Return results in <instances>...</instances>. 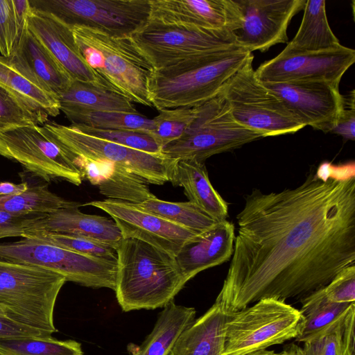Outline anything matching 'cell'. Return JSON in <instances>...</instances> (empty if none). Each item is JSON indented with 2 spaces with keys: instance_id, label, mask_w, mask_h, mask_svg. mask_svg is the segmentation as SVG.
<instances>
[{
  "instance_id": "7",
  "label": "cell",
  "mask_w": 355,
  "mask_h": 355,
  "mask_svg": "<svg viewBox=\"0 0 355 355\" xmlns=\"http://www.w3.org/2000/svg\"><path fill=\"white\" fill-rule=\"evenodd\" d=\"M263 138L236 122L230 107L218 94L197 107L196 116L184 134L162 148V153L173 159L204 162L209 157L239 148Z\"/></svg>"
},
{
  "instance_id": "44",
  "label": "cell",
  "mask_w": 355,
  "mask_h": 355,
  "mask_svg": "<svg viewBox=\"0 0 355 355\" xmlns=\"http://www.w3.org/2000/svg\"><path fill=\"white\" fill-rule=\"evenodd\" d=\"M354 100V90H352L347 97L344 96V108L334 128L331 132L352 141L355 137Z\"/></svg>"
},
{
  "instance_id": "33",
  "label": "cell",
  "mask_w": 355,
  "mask_h": 355,
  "mask_svg": "<svg viewBox=\"0 0 355 355\" xmlns=\"http://www.w3.org/2000/svg\"><path fill=\"white\" fill-rule=\"evenodd\" d=\"M147 184L140 177L113 164L97 186L107 199L139 204L155 196Z\"/></svg>"
},
{
  "instance_id": "4",
  "label": "cell",
  "mask_w": 355,
  "mask_h": 355,
  "mask_svg": "<svg viewBox=\"0 0 355 355\" xmlns=\"http://www.w3.org/2000/svg\"><path fill=\"white\" fill-rule=\"evenodd\" d=\"M71 28L83 58L105 88L132 103L153 107L148 83L155 69L131 36L112 37L81 26Z\"/></svg>"
},
{
  "instance_id": "40",
  "label": "cell",
  "mask_w": 355,
  "mask_h": 355,
  "mask_svg": "<svg viewBox=\"0 0 355 355\" xmlns=\"http://www.w3.org/2000/svg\"><path fill=\"white\" fill-rule=\"evenodd\" d=\"M24 25L20 23L17 16L13 0H0L1 55H10L19 40Z\"/></svg>"
},
{
  "instance_id": "48",
  "label": "cell",
  "mask_w": 355,
  "mask_h": 355,
  "mask_svg": "<svg viewBox=\"0 0 355 355\" xmlns=\"http://www.w3.org/2000/svg\"><path fill=\"white\" fill-rule=\"evenodd\" d=\"M292 355H302V348L295 344L290 345Z\"/></svg>"
},
{
  "instance_id": "19",
  "label": "cell",
  "mask_w": 355,
  "mask_h": 355,
  "mask_svg": "<svg viewBox=\"0 0 355 355\" xmlns=\"http://www.w3.org/2000/svg\"><path fill=\"white\" fill-rule=\"evenodd\" d=\"M26 22L29 31L49 49L73 80L104 87L98 76L83 58L71 27L51 14L32 8Z\"/></svg>"
},
{
  "instance_id": "21",
  "label": "cell",
  "mask_w": 355,
  "mask_h": 355,
  "mask_svg": "<svg viewBox=\"0 0 355 355\" xmlns=\"http://www.w3.org/2000/svg\"><path fill=\"white\" fill-rule=\"evenodd\" d=\"M39 233L87 237L110 245L115 250L123 239L121 231L113 220L84 214L76 207L45 214L26 229L24 238Z\"/></svg>"
},
{
  "instance_id": "6",
  "label": "cell",
  "mask_w": 355,
  "mask_h": 355,
  "mask_svg": "<svg viewBox=\"0 0 355 355\" xmlns=\"http://www.w3.org/2000/svg\"><path fill=\"white\" fill-rule=\"evenodd\" d=\"M230 315L222 355H245L282 344L300 334L304 319L284 301L263 298Z\"/></svg>"
},
{
  "instance_id": "45",
  "label": "cell",
  "mask_w": 355,
  "mask_h": 355,
  "mask_svg": "<svg viewBox=\"0 0 355 355\" xmlns=\"http://www.w3.org/2000/svg\"><path fill=\"white\" fill-rule=\"evenodd\" d=\"M355 303L347 311L343 327V355H355Z\"/></svg>"
},
{
  "instance_id": "39",
  "label": "cell",
  "mask_w": 355,
  "mask_h": 355,
  "mask_svg": "<svg viewBox=\"0 0 355 355\" xmlns=\"http://www.w3.org/2000/svg\"><path fill=\"white\" fill-rule=\"evenodd\" d=\"M46 121L31 112L15 97L0 86V132L30 124L43 125Z\"/></svg>"
},
{
  "instance_id": "14",
  "label": "cell",
  "mask_w": 355,
  "mask_h": 355,
  "mask_svg": "<svg viewBox=\"0 0 355 355\" xmlns=\"http://www.w3.org/2000/svg\"><path fill=\"white\" fill-rule=\"evenodd\" d=\"M355 62V51L343 45L322 51L283 54L265 61L254 71L263 83L327 81L340 84Z\"/></svg>"
},
{
  "instance_id": "5",
  "label": "cell",
  "mask_w": 355,
  "mask_h": 355,
  "mask_svg": "<svg viewBox=\"0 0 355 355\" xmlns=\"http://www.w3.org/2000/svg\"><path fill=\"white\" fill-rule=\"evenodd\" d=\"M66 282L40 266L0 260V306L13 320L52 334L56 299Z\"/></svg>"
},
{
  "instance_id": "34",
  "label": "cell",
  "mask_w": 355,
  "mask_h": 355,
  "mask_svg": "<svg viewBox=\"0 0 355 355\" xmlns=\"http://www.w3.org/2000/svg\"><path fill=\"white\" fill-rule=\"evenodd\" d=\"M0 355H83L81 344L51 336L0 339Z\"/></svg>"
},
{
  "instance_id": "30",
  "label": "cell",
  "mask_w": 355,
  "mask_h": 355,
  "mask_svg": "<svg viewBox=\"0 0 355 355\" xmlns=\"http://www.w3.org/2000/svg\"><path fill=\"white\" fill-rule=\"evenodd\" d=\"M80 206L79 202L67 200L53 193L46 184L29 185L28 189L20 194L0 196V211L13 214H46Z\"/></svg>"
},
{
  "instance_id": "12",
  "label": "cell",
  "mask_w": 355,
  "mask_h": 355,
  "mask_svg": "<svg viewBox=\"0 0 355 355\" xmlns=\"http://www.w3.org/2000/svg\"><path fill=\"white\" fill-rule=\"evenodd\" d=\"M31 7L70 27L81 26L112 37L131 36L149 19V0H29Z\"/></svg>"
},
{
  "instance_id": "25",
  "label": "cell",
  "mask_w": 355,
  "mask_h": 355,
  "mask_svg": "<svg viewBox=\"0 0 355 355\" xmlns=\"http://www.w3.org/2000/svg\"><path fill=\"white\" fill-rule=\"evenodd\" d=\"M324 0H307L301 24L294 37L281 53L317 52L341 44L329 24Z\"/></svg>"
},
{
  "instance_id": "11",
  "label": "cell",
  "mask_w": 355,
  "mask_h": 355,
  "mask_svg": "<svg viewBox=\"0 0 355 355\" xmlns=\"http://www.w3.org/2000/svg\"><path fill=\"white\" fill-rule=\"evenodd\" d=\"M131 37L155 69L197 55L241 46L234 32L164 24L149 19Z\"/></svg>"
},
{
  "instance_id": "10",
  "label": "cell",
  "mask_w": 355,
  "mask_h": 355,
  "mask_svg": "<svg viewBox=\"0 0 355 355\" xmlns=\"http://www.w3.org/2000/svg\"><path fill=\"white\" fill-rule=\"evenodd\" d=\"M0 260L40 266L87 287L116 288V261L83 255L34 236L0 243Z\"/></svg>"
},
{
  "instance_id": "18",
  "label": "cell",
  "mask_w": 355,
  "mask_h": 355,
  "mask_svg": "<svg viewBox=\"0 0 355 355\" xmlns=\"http://www.w3.org/2000/svg\"><path fill=\"white\" fill-rule=\"evenodd\" d=\"M149 20L235 32L242 25L237 0H149Z\"/></svg>"
},
{
  "instance_id": "15",
  "label": "cell",
  "mask_w": 355,
  "mask_h": 355,
  "mask_svg": "<svg viewBox=\"0 0 355 355\" xmlns=\"http://www.w3.org/2000/svg\"><path fill=\"white\" fill-rule=\"evenodd\" d=\"M90 205L107 213L121 231L123 239H135L175 257L182 247L197 234L137 204L112 199L92 201Z\"/></svg>"
},
{
  "instance_id": "31",
  "label": "cell",
  "mask_w": 355,
  "mask_h": 355,
  "mask_svg": "<svg viewBox=\"0 0 355 355\" xmlns=\"http://www.w3.org/2000/svg\"><path fill=\"white\" fill-rule=\"evenodd\" d=\"M137 205L197 234L218 223L189 201L168 202L154 196Z\"/></svg>"
},
{
  "instance_id": "9",
  "label": "cell",
  "mask_w": 355,
  "mask_h": 355,
  "mask_svg": "<svg viewBox=\"0 0 355 355\" xmlns=\"http://www.w3.org/2000/svg\"><path fill=\"white\" fill-rule=\"evenodd\" d=\"M42 128L72 161L76 157L107 161L150 184L161 185L173 181L176 159L163 154L142 152L89 135L72 124L64 125L48 121Z\"/></svg>"
},
{
  "instance_id": "23",
  "label": "cell",
  "mask_w": 355,
  "mask_h": 355,
  "mask_svg": "<svg viewBox=\"0 0 355 355\" xmlns=\"http://www.w3.org/2000/svg\"><path fill=\"white\" fill-rule=\"evenodd\" d=\"M230 315L214 302L182 331L168 355H222Z\"/></svg>"
},
{
  "instance_id": "42",
  "label": "cell",
  "mask_w": 355,
  "mask_h": 355,
  "mask_svg": "<svg viewBox=\"0 0 355 355\" xmlns=\"http://www.w3.org/2000/svg\"><path fill=\"white\" fill-rule=\"evenodd\" d=\"M44 214H20L0 211V239L7 237L24 238L26 229Z\"/></svg>"
},
{
  "instance_id": "8",
  "label": "cell",
  "mask_w": 355,
  "mask_h": 355,
  "mask_svg": "<svg viewBox=\"0 0 355 355\" xmlns=\"http://www.w3.org/2000/svg\"><path fill=\"white\" fill-rule=\"evenodd\" d=\"M253 58L230 77L218 93L227 102L234 120L263 137L292 134L304 128L257 78Z\"/></svg>"
},
{
  "instance_id": "41",
  "label": "cell",
  "mask_w": 355,
  "mask_h": 355,
  "mask_svg": "<svg viewBox=\"0 0 355 355\" xmlns=\"http://www.w3.org/2000/svg\"><path fill=\"white\" fill-rule=\"evenodd\" d=\"M324 291L328 300L333 302H354L355 265L349 266L340 271L324 287Z\"/></svg>"
},
{
  "instance_id": "35",
  "label": "cell",
  "mask_w": 355,
  "mask_h": 355,
  "mask_svg": "<svg viewBox=\"0 0 355 355\" xmlns=\"http://www.w3.org/2000/svg\"><path fill=\"white\" fill-rule=\"evenodd\" d=\"M81 132L123 146L142 152L160 155L162 146L153 136L144 131L130 130H109L95 128L83 125L72 124Z\"/></svg>"
},
{
  "instance_id": "22",
  "label": "cell",
  "mask_w": 355,
  "mask_h": 355,
  "mask_svg": "<svg viewBox=\"0 0 355 355\" xmlns=\"http://www.w3.org/2000/svg\"><path fill=\"white\" fill-rule=\"evenodd\" d=\"M234 239V225L225 220L187 241L175 257L185 280L229 260Z\"/></svg>"
},
{
  "instance_id": "32",
  "label": "cell",
  "mask_w": 355,
  "mask_h": 355,
  "mask_svg": "<svg viewBox=\"0 0 355 355\" xmlns=\"http://www.w3.org/2000/svg\"><path fill=\"white\" fill-rule=\"evenodd\" d=\"M72 124L83 125L95 128L130 130L148 132L155 130L153 119L140 113L123 112L73 111L64 113Z\"/></svg>"
},
{
  "instance_id": "1",
  "label": "cell",
  "mask_w": 355,
  "mask_h": 355,
  "mask_svg": "<svg viewBox=\"0 0 355 355\" xmlns=\"http://www.w3.org/2000/svg\"><path fill=\"white\" fill-rule=\"evenodd\" d=\"M332 168L328 178L311 173L295 188L245 196L215 301L225 312L263 298L301 301L354 264V165Z\"/></svg>"
},
{
  "instance_id": "3",
  "label": "cell",
  "mask_w": 355,
  "mask_h": 355,
  "mask_svg": "<svg viewBox=\"0 0 355 355\" xmlns=\"http://www.w3.org/2000/svg\"><path fill=\"white\" fill-rule=\"evenodd\" d=\"M241 46L197 55L155 69L149 99L158 111L198 107L216 96L225 83L252 58Z\"/></svg>"
},
{
  "instance_id": "43",
  "label": "cell",
  "mask_w": 355,
  "mask_h": 355,
  "mask_svg": "<svg viewBox=\"0 0 355 355\" xmlns=\"http://www.w3.org/2000/svg\"><path fill=\"white\" fill-rule=\"evenodd\" d=\"M51 334L20 323L8 315L0 306V339L19 337H45Z\"/></svg>"
},
{
  "instance_id": "16",
  "label": "cell",
  "mask_w": 355,
  "mask_h": 355,
  "mask_svg": "<svg viewBox=\"0 0 355 355\" xmlns=\"http://www.w3.org/2000/svg\"><path fill=\"white\" fill-rule=\"evenodd\" d=\"M303 124L331 132L344 108L339 85L327 81L263 83Z\"/></svg>"
},
{
  "instance_id": "38",
  "label": "cell",
  "mask_w": 355,
  "mask_h": 355,
  "mask_svg": "<svg viewBox=\"0 0 355 355\" xmlns=\"http://www.w3.org/2000/svg\"><path fill=\"white\" fill-rule=\"evenodd\" d=\"M347 311L327 328L304 341L302 355H343V327Z\"/></svg>"
},
{
  "instance_id": "46",
  "label": "cell",
  "mask_w": 355,
  "mask_h": 355,
  "mask_svg": "<svg viewBox=\"0 0 355 355\" xmlns=\"http://www.w3.org/2000/svg\"><path fill=\"white\" fill-rule=\"evenodd\" d=\"M27 182L14 184L9 182L0 183V196L17 195L25 192L28 189Z\"/></svg>"
},
{
  "instance_id": "28",
  "label": "cell",
  "mask_w": 355,
  "mask_h": 355,
  "mask_svg": "<svg viewBox=\"0 0 355 355\" xmlns=\"http://www.w3.org/2000/svg\"><path fill=\"white\" fill-rule=\"evenodd\" d=\"M194 308L171 302L159 313L151 332L135 355H168L182 331L196 318Z\"/></svg>"
},
{
  "instance_id": "29",
  "label": "cell",
  "mask_w": 355,
  "mask_h": 355,
  "mask_svg": "<svg viewBox=\"0 0 355 355\" xmlns=\"http://www.w3.org/2000/svg\"><path fill=\"white\" fill-rule=\"evenodd\" d=\"M299 310L304 323L297 342L304 343L341 317L354 303L333 302L327 297L324 288L311 293L300 301Z\"/></svg>"
},
{
  "instance_id": "37",
  "label": "cell",
  "mask_w": 355,
  "mask_h": 355,
  "mask_svg": "<svg viewBox=\"0 0 355 355\" xmlns=\"http://www.w3.org/2000/svg\"><path fill=\"white\" fill-rule=\"evenodd\" d=\"M29 236L83 255L117 261L116 252L113 247L92 239L55 233H39Z\"/></svg>"
},
{
  "instance_id": "24",
  "label": "cell",
  "mask_w": 355,
  "mask_h": 355,
  "mask_svg": "<svg viewBox=\"0 0 355 355\" xmlns=\"http://www.w3.org/2000/svg\"><path fill=\"white\" fill-rule=\"evenodd\" d=\"M171 183L183 187L189 202L214 220L217 222L226 220L227 204L211 184L204 162L176 159Z\"/></svg>"
},
{
  "instance_id": "27",
  "label": "cell",
  "mask_w": 355,
  "mask_h": 355,
  "mask_svg": "<svg viewBox=\"0 0 355 355\" xmlns=\"http://www.w3.org/2000/svg\"><path fill=\"white\" fill-rule=\"evenodd\" d=\"M0 86L46 122L60 113L59 99L19 72L7 57L0 55Z\"/></svg>"
},
{
  "instance_id": "13",
  "label": "cell",
  "mask_w": 355,
  "mask_h": 355,
  "mask_svg": "<svg viewBox=\"0 0 355 355\" xmlns=\"http://www.w3.org/2000/svg\"><path fill=\"white\" fill-rule=\"evenodd\" d=\"M0 156L19 163L47 182L62 179L78 186L84 178L82 171L40 125L17 126L0 132Z\"/></svg>"
},
{
  "instance_id": "26",
  "label": "cell",
  "mask_w": 355,
  "mask_h": 355,
  "mask_svg": "<svg viewBox=\"0 0 355 355\" xmlns=\"http://www.w3.org/2000/svg\"><path fill=\"white\" fill-rule=\"evenodd\" d=\"M60 112H123L138 113L128 98L92 83L73 80L58 97Z\"/></svg>"
},
{
  "instance_id": "36",
  "label": "cell",
  "mask_w": 355,
  "mask_h": 355,
  "mask_svg": "<svg viewBox=\"0 0 355 355\" xmlns=\"http://www.w3.org/2000/svg\"><path fill=\"white\" fill-rule=\"evenodd\" d=\"M197 107H180L159 110L153 119L155 130L151 134L162 148L179 139L193 120Z\"/></svg>"
},
{
  "instance_id": "20",
  "label": "cell",
  "mask_w": 355,
  "mask_h": 355,
  "mask_svg": "<svg viewBox=\"0 0 355 355\" xmlns=\"http://www.w3.org/2000/svg\"><path fill=\"white\" fill-rule=\"evenodd\" d=\"M7 58L24 76L58 98L73 80L49 49L29 31L26 22L17 44Z\"/></svg>"
},
{
  "instance_id": "2",
  "label": "cell",
  "mask_w": 355,
  "mask_h": 355,
  "mask_svg": "<svg viewBox=\"0 0 355 355\" xmlns=\"http://www.w3.org/2000/svg\"><path fill=\"white\" fill-rule=\"evenodd\" d=\"M115 293L125 312L166 306L187 282L175 257L135 239H123L116 248Z\"/></svg>"
},
{
  "instance_id": "17",
  "label": "cell",
  "mask_w": 355,
  "mask_h": 355,
  "mask_svg": "<svg viewBox=\"0 0 355 355\" xmlns=\"http://www.w3.org/2000/svg\"><path fill=\"white\" fill-rule=\"evenodd\" d=\"M242 25L234 32L239 45L250 52H264L288 38L292 18L302 10L305 0H237Z\"/></svg>"
},
{
  "instance_id": "49",
  "label": "cell",
  "mask_w": 355,
  "mask_h": 355,
  "mask_svg": "<svg viewBox=\"0 0 355 355\" xmlns=\"http://www.w3.org/2000/svg\"><path fill=\"white\" fill-rule=\"evenodd\" d=\"M282 352V355H292L291 350L289 345H287Z\"/></svg>"
},
{
  "instance_id": "47",
  "label": "cell",
  "mask_w": 355,
  "mask_h": 355,
  "mask_svg": "<svg viewBox=\"0 0 355 355\" xmlns=\"http://www.w3.org/2000/svg\"><path fill=\"white\" fill-rule=\"evenodd\" d=\"M245 355H282V352L276 353L274 351L269 350H260L258 352H252L250 354H245Z\"/></svg>"
}]
</instances>
